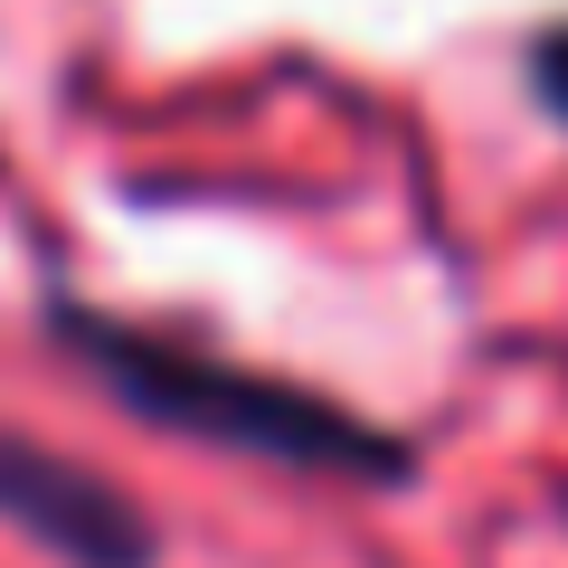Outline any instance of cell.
Masks as SVG:
<instances>
[{"mask_svg": "<svg viewBox=\"0 0 568 568\" xmlns=\"http://www.w3.org/2000/svg\"><path fill=\"white\" fill-rule=\"evenodd\" d=\"M67 361H85L104 379V398L133 407L142 426L162 436H190V446H219V455H256V465L284 474H332V484H407V436L351 417V407L313 398L294 379H265L246 361H219L200 342H171V332H142L114 323V313H85L58 304L48 313Z\"/></svg>", "mask_w": 568, "mask_h": 568, "instance_id": "obj_1", "label": "cell"}, {"mask_svg": "<svg viewBox=\"0 0 568 568\" xmlns=\"http://www.w3.org/2000/svg\"><path fill=\"white\" fill-rule=\"evenodd\" d=\"M0 521L67 568H152L162 559V530H152V511L133 493L104 484L77 455L20 436V426H0Z\"/></svg>", "mask_w": 568, "mask_h": 568, "instance_id": "obj_2", "label": "cell"}, {"mask_svg": "<svg viewBox=\"0 0 568 568\" xmlns=\"http://www.w3.org/2000/svg\"><path fill=\"white\" fill-rule=\"evenodd\" d=\"M521 77H530V95H540V114L568 133V20H549L540 39L521 48Z\"/></svg>", "mask_w": 568, "mask_h": 568, "instance_id": "obj_3", "label": "cell"}]
</instances>
